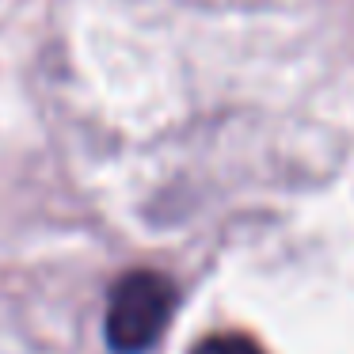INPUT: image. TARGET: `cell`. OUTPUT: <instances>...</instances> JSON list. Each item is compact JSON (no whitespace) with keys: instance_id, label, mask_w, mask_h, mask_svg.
<instances>
[{"instance_id":"1","label":"cell","mask_w":354,"mask_h":354,"mask_svg":"<svg viewBox=\"0 0 354 354\" xmlns=\"http://www.w3.org/2000/svg\"><path fill=\"white\" fill-rule=\"evenodd\" d=\"M176 313V286L160 270H130L111 286L107 297V346L115 354H145L164 335Z\"/></svg>"},{"instance_id":"2","label":"cell","mask_w":354,"mask_h":354,"mask_svg":"<svg viewBox=\"0 0 354 354\" xmlns=\"http://www.w3.org/2000/svg\"><path fill=\"white\" fill-rule=\"evenodd\" d=\"M191 354H263V346L248 335H236V331H225V335H209L194 346Z\"/></svg>"}]
</instances>
